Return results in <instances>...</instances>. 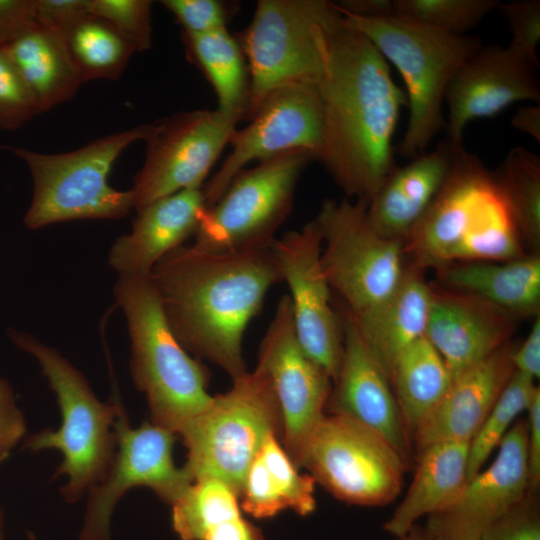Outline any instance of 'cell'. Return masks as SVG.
Here are the masks:
<instances>
[{
  "label": "cell",
  "instance_id": "obj_17",
  "mask_svg": "<svg viewBox=\"0 0 540 540\" xmlns=\"http://www.w3.org/2000/svg\"><path fill=\"white\" fill-rule=\"evenodd\" d=\"M530 493L525 419L516 420L486 469L467 480L421 530L438 540H480L483 532Z\"/></svg>",
  "mask_w": 540,
  "mask_h": 540
},
{
  "label": "cell",
  "instance_id": "obj_43",
  "mask_svg": "<svg viewBox=\"0 0 540 540\" xmlns=\"http://www.w3.org/2000/svg\"><path fill=\"white\" fill-rule=\"evenodd\" d=\"M27 432L24 414L8 380L0 376V465Z\"/></svg>",
  "mask_w": 540,
  "mask_h": 540
},
{
  "label": "cell",
  "instance_id": "obj_31",
  "mask_svg": "<svg viewBox=\"0 0 540 540\" xmlns=\"http://www.w3.org/2000/svg\"><path fill=\"white\" fill-rule=\"evenodd\" d=\"M391 386L410 437L448 391L452 376L440 354L423 336L398 357Z\"/></svg>",
  "mask_w": 540,
  "mask_h": 540
},
{
  "label": "cell",
  "instance_id": "obj_21",
  "mask_svg": "<svg viewBox=\"0 0 540 540\" xmlns=\"http://www.w3.org/2000/svg\"><path fill=\"white\" fill-rule=\"evenodd\" d=\"M515 319L475 295L432 290L425 336L454 378L508 344Z\"/></svg>",
  "mask_w": 540,
  "mask_h": 540
},
{
  "label": "cell",
  "instance_id": "obj_3",
  "mask_svg": "<svg viewBox=\"0 0 540 540\" xmlns=\"http://www.w3.org/2000/svg\"><path fill=\"white\" fill-rule=\"evenodd\" d=\"M114 296L127 321L131 376L151 422L177 435L210 403V371L171 331L150 276L118 277Z\"/></svg>",
  "mask_w": 540,
  "mask_h": 540
},
{
  "label": "cell",
  "instance_id": "obj_26",
  "mask_svg": "<svg viewBox=\"0 0 540 540\" xmlns=\"http://www.w3.org/2000/svg\"><path fill=\"white\" fill-rule=\"evenodd\" d=\"M469 442L443 441L418 450L413 480L383 529L400 537L416 521L448 506L467 482Z\"/></svg>",
  "mask_w": 540,
  "mask_h": 540
},
{
  "label": "cell",
  "instance_id": "obj_12",
  "mask_svg": "<svg viewBox=\"0 0 540 540\" xmlns=\"http://www.w3.org/2000/svg\"><path fill=\"white\" fill-rule=\"evenodd\" d=\"M114 425L116 451L103 477L88 491L84 522L77 540H111L110 521L120 498L136 487L150 488L171 505L194 481L173 457L176 434L144 422L130 426L128 414L117 392Z\"/></svg>",
  "mask_w": 540,
  "mask_h": 540
},
{
  "label": "cell",
  "instance_id": "obj_36",
  "mask_svg": "<svg viewBox=\"0 0 540 540\" xmlns=\"http://www.w3.org/2000/svg\"><path fill=\"white\" fill-rule=\"evenodd\" d=\"M538 386L535 380L514 372L477 433L469 442L467 480L481 471L496 447L526 411Z\"/></svg>",
  "mask_w": 540,
  "mask_h": 540
},
{
  "label": "cell",
  "instance_id": "obj_47",
  "mask_svg": "<svg viewBox=\"0 0 540 540\" xmlns=\"http://www.w3.org/2000/svg\"><path fill=\"white\" fill-rule=\"evenodd\" d=\"M198 540H266V538L259 527L239 513L209 526Z\"/></svg>",
  "mask_w": 540,
  "mask_h": 540
},
{
  "label": "cell",
  "instance_id": "obj_32",
  "mask_svg": "<svg viewBox=\"0 0 540 540\" xmlns=\"http://www.w3.org/2000/svg\"><path fill=\"white\" fill-rule=\"evenodd\" d=\"M490 175L511 213L525 248L538 253L540 157L523 146L513 147Z\"/></svg>",
  "mask_w": 540,
  "mask_h": 540
},
{
  "label": "cell",
  "instance_id": "obj_25",
  "mask_svg": "<svg viewBox=\"0 0 540 540\" xmlns=\"http://www.w3.org/2000/svg\"><path fill=\"white\" fill-rule=\"evenodd\" d=\"M423 271L408 265L400 284L383 303L358 319L350 317L389 380L402 352L425 336L432 289Z\"/></svg>",
  "mask_w": 540,
  "mask_h": 540
},
{
  "label": "cell",
  "instance_id": "obj_39",
  "mask_svg": "<svg viewBox=\"0 0 540 540\" xmlns=\"http://www.w3.org/2000/svg\"><path fill=\"white\" fill-rule=\"evenodd\" d=\"M39 113L18 69L6 50L0 47V129L16 130Z\"/></svg>",
  "mask_w": 540,
  "mask_h": 540
},
{
  "label": "cell",
  "instance_id": "obj_13",
  "mask_svg": "<svg viewBox=\"0 0 540 540\" xmlns=\"http://www.w3.org/2000/svg\"><path fill=\"white\" fill-rule=\"evenodd\" d=\"M242 118L219 110L180 112L154 123L130 189L133 208L203 183Z\"/></svg>",
  "mask_w": 540,
  "mask_h": 540
},
{
  "label": "cell",
  "instance_id": "obj_6",
  "mask_svg": "<svg viewBox=\"0 0 540 540\" xmlns=\"http://www.w3.org/2000/svg\"><path fill=\"white\" fill-rule=\"evenodd\" d=\"M283 419L271 379L262 365L232 380L231 388L177 432L187 449L193 480L214 478L240 497L246 472L270 434L282 439Z\"/></svg>",
  "mask_w": 540,
  "mask_h": 540
},
{
  "label": "cell",
  "instance_id": "obj_1",
  "mask_svg": "<svg viewBox=\"0 0 540 540\" xmlns=\"http://www.w3.org/2000/svg\"><path fill=\"white\" fill-rule=\"evenodd\" d=\"M165 319L184 349L232 380L248 369L242 342L267 292L282 282L272 248L216 252L181 245L150 274Z\"/></svg>",
  "mask_w": 540,
  "mask_h": 540
},
{
  "label": "cell",
  "instance_id": "obj_18",
  "mask_svg": "<svg viewBox=\"0 0 540 540\" xmlns=\"http://www.w3.org/2000/svg\"><path fill=\"white\" fill-rule=\"evenodd\" d=\"M536 68L507 47L482 45L459 67L447 87L445 138L462 144L470 121L493 117L515 102L539 103Z\"/></svg>",
  "mask_w": 540,
  "mask_h": 540
},
{
  "label": "cell",
  "instance_id": "obj_22",
  "mask_svg": "<svg viewBox=\"0 0 540 540\" xmlns=\"http://www.w3.org/2000/svg\"><path fill=\"white\" fill-rule=\"evenodd\" d=\"M511 342L452 378L437 406L411 435L418 450L443 441L470 442L515 372Z\"/></svg>",
  "mask_w": 540,
  "mask_h": 540
},
{
  "label": "cell",
  "instance_id": "obj_52",
  "mask_svg": "<svg viewBox=\"0 0 540 540\" xmlns=\"http://www.w3.org/2000/svg\"><path fill=\"white\" fill-rule=\"evenodd\" d=\"M3 528H4V516H3V511L0 508V540H4Z\"/></svg>",
  "mask_w": 540,
  "mask_h": 540
},
{
  "label": "cell",
  "instance_id": "obj_38",
  "mask_svg": "<svg viewBox=\"0 0 540 540\" xmlns=\"http://www.w3.org/2000/svg\"><path fill=\"white\" fill-rule=\"evenodd\" d=\"M152 1L89 0V10L115 28L130 41L137 52L152 44Z\"/></svg>",
  "mask_w": 540,
  "mask_h": 540
},
{
  "label": "cell",
  "instance_id": "obj_15",
  "mask_svg": "<svg viewBox=\"0 0 540 540\" xmlns=\"http://www.w3.org/2000/svg\"><path fill=\"white\" fill-rule=\"evenodd\" d=\"M258 363L267 371L283 419L281 443L294 464L314 427L326 413L332 380L301 347L289 295L278 300L261 340Z\"/></svg>",
  "mask_w": 540,
  "mask_h": 540
},
{
  "label": "cell",
  "instance_id": "obj_46",
  "mask_svg": "<svg viewBox=\"0 0 540 540\" xmlns=\"http://www.w3.org/2000/svg\"><path fill=\"white\" fill-rule=\"evenodd\" d=\"M526 452L530 493L540 485V389L537 388L526 410Z\"/></svg>",
  "mask_w": 540,
  "mask_h": 540
},
{
  "label": "cell",
  "instance_id": "obj_41",
  "mask_svg": "<svg viewBox=\"0 0 540 540\" xmlns=\"http://www.w3.org/2000/svg\"><path fill=\"white\" fill-rule=\"evenodd\" d=\"M512 34L508 49L538 67L540 41V1L520 0L498 5Z\"/></svg>",
  "mask_w": 540,
  "mask_h": 540
},
{
  "label": "cell",
  "instance_id": "obj_2",
  "mask_svg": "<svg viewBox=\"0 0 540 540\" xmlns=\"http://www.w3.org/2000/svg\"><path fill=\"white\" fill-rule=\"evenodd\" d=\"M318 89L323 132L317 160L347 196L369 202L396 167L392 140L406 94L374 44L343 22L331 37Z\"/></svg>",
  "mask_w": 540,
  "mask_h": 540
},
{
  "label": "cell",
  "instance_id": "obj_11",
  "mask_svg": "<svg viewBox=\"0 0 540 540\" xmlns=\"http://www.w3.org/2000/svg\"><path fill=\"white\" fill-rule=\"evenodd\" d=\"M409 463L378 432L343 415L325 413L299 462L336 499L383 506L400 494Z\"/></svg>",
  "mask_w": 540,
  "mask_h": 540
},
{
  "label": "cell",
  "instance_id": "obj_4",
  "mask_svg": "<svg viewBox=\"0 0 540 540\" xmlns=\"http://www.w3.org/2000/svg\"><path fill=\"white\" fill-rule=\"evenodd\" d=\"M12 343L33 356L55 393L61 413L58 429L45 428L24 440L31 452L56 449L63 455L53 478L65 475L60 493L68 503L77 502L105 474L116 451L115 400L102 402L85 376L55 348L12 328Z\"/></svg>",
  "mask_w": 540,
  "mask_h": 540
},
{
  "label": "cell",
  "instance_id": "obj_30",
  "mask_svg": "<svg viewBox=\"0 0 540 540\" xmlns=\"http://www.w3.org/2000/svg\"><path fill=\"white\" fill-rule=\"evenodd\" d=\"M181 36L188 60L212 86L217 108L246 119L250 76L238 38L228 28L205 34L182 32Z\"/></svg>",
  "mask_w": 540,
  "mask_h": 540
},
{
  "label": "cell",
  "instance_id": "obj_28",
  "mask_svg": "<svg viewBox=\"0 0 540 540\" xmlns=\"http://www.w3.org/2000/svg\"><path fill=\"white\" fill-rule=\"evenodd\" d=\"M438 271L449 289L482 298L516 318L539 316L538 253L504 262L452 263Z\"/></svg>",
  "mask_w": 540,
  "mask_h": 540
},
{
  "label": "cell",
  "instance_id": "obj_23",
  "mask_svg": "<svg viewBox=\"0 0 540 540\" xmlns=\"http://www.w3.org/2000/svg\"><path fill=\"white\" fill-rule=\"evenodd\" d=\"M202 188L179 191L136 210L128 234L118 237L108 253L118 277L150 276L157 262L194 236L206 210Z\"/></svg>",
  "mask_w": 540,
  "mask_h": 540
},
{
  "label": "cell",
  "instance_id": "obj_42",
  "mask_svg": "<svg viewBox=\"0 0 540 540\" xmlns=\"http://www.w3.org/2000/svg\"><path fill=\"white\" fill-rule=\"evenodd\" d=\"M480 540H540V508L537 494L529 493L492 523Z\"/></svg>",
  "mask_w": 540,
  "mask_h": 540
},
{
  "label": "cell",
  "instance_id": "obj_19",
  "mask_svg": "<svg viewBox=\"0 0 540 540\" xmlns=\"http://www.w3.org/2000/svg\"><path fill=\"white\" fill-rule=\"evenodd\" d=\"M491 188L490 171L463 145L458 146L444 184L404 240L409 265L439 270L451 264Z\"/></svg>",
  "mask_w": 540,
  "mask_h": 540
},
{
  "label": "cell",
  "instance_id": "obj_10",
  "mask_svg": "<svg viewBox=\"0 0 540 540\" xmlns=\"http://www.w3.org/2000/svg\"><path fill=\"white\" fill-rule=\"evenodd\" d=\"M314 159L293 150L240 171L206 208L193 245L216 252L271 248L293 207L298 180Z\"/></svg>",
  "mask_w": 540,
  "mask_h": 540
},
{
  "label": "cell",
  "instance_id": "obj_35",
  "mask_svg": "<svg viewBox=\"0 0 540 540\" xmlns=\"http://www.w3.org/2000/svg\"><path fill=\"white\" fill-rule=\"evenodd\" d=\"M170 506L171 525L180 540H198L212 524L242 513L238 494L214 478L194 480Z\"/></svg>",
  "mask_w": 540,
  "mask_h": 540
},
{
  "label": "cell",
  "instance_id": "obj_33",
  "mask_svg": "<svg viewBox=\"0 0 540 540\" xmlns=\"http://www.w3.org/2000/svg\"><path fill=\"white\" fill-rule=\"evenodd\" d=\"M83 82L116 80L137 52L134 45L102 18L88 14L63 36Z\"/></svg>",
  "mask_w": 540,
  "mask_h": 540
},
{
  "label": "cell",
  "instance_id": "obj_7",
  "mask_svg": "<svg viewBox=\"0 0 540 540\" xmlns=\"http://www.w3.org/2000/svg\"><path fill=\"white\" fill-rule=\"evenodd\" d=\"M153 124L138 125L96 139L77 150L46 154L2 147L22 159L33 180V196L24 223L29 229L82 219H119L133 208L132 193L108 183L111 168L132 143L150 136Z\"/></svg>",
  "mask_w": 540,
  "mask_h": 540
},
{
  "label": "cell",
  "instance_id": "obj_37",
  "mask_svg": "<svg viewBox=\"0 0 540 540\" xmlns=\"http://www.w3.org/2000/svg\"><path fill=\"white\" fill-rule=\"evenodd\" d=\"M499 4L497 0H395L397 15L454 36L465 35Z\"/></svg>",
  "mask_w": 540,
  "mask_h": 540
},
{
  "label": "cell",
  "instance_id": "obj_53",
  "mask_svg": "<svg viewBox=\"0 0 540 540\" xmlns=\"http://www.w3.org/2000/svg\"><path fill=\"white\" fill-rule=\"evenodd\" d=\"M28 538H29L30 540H37L36 536H35L33 533H31V532H28Z\"/></svg>",
  "mask_w": 540,
  "mask_h": 540
},
{
  "label": "cell",
  "instance_id": "obj_29",
  "mask_svg": "<svg viewBox=\"0 0 540 540\" xmlns=\"http://www.w3.org/2000/svg\"><path fill=\"white\" fill-rule=\"evenodd\" d=\"M3 48L32 93L40 113L70 100L84 83L63 37L39 24Z\"/></svg>",
  "mask_w": 540,
  "mask_h": 540
},
{
  "label": "cell",
  "instance_id": "obj_14",
  "mask_svg": "<svg viewBox=\"0 0 540 540\" xmlns=\"http://www.w3.org/2000/svg\"><path fill=\"white\" fill-rule=\"evenodd\" d=\"M249 124L236 129L231 151L203 185L206 207L212 206L231 180L252 162H262L293 150H305L317 159L322 142L323 108L318 86H284L267 94Z\"/></svg>",
  "mask_w": 540,
  "mask_h": 540
},
{
  "label": "cell",
  "instance_id": "obj_49",
  "mask_svg": "<svg viewBox=\"0 0 540 540\" xmlns=\"http://www.w3.org/2000/svg\"><path fill=\"white\" fill-rule=\"evenodd\" d=\"M341 14L361 18H386L397 15L395 0H343L335 3Z\"/></svg>",
  "mask_w": 540,
  "mask_h": 540
},
{
  "label": "cell",
  "instance_id": "obj_16",
  "mask_svg": "<svg viewBox=\"0 0 540 540\" xmlns=\"http://www.w3.org/2000/svg\"><path fill=\"white\" fill-rule=\"evenodd\" d=\"M282 281L290 291L294 326L305 353L335 380L342 358L340 317L321 264L322 234L316 220L289 231L272 245Z\"/></svg>",
  "mask_w": 540,
  "mask_h": 540
},
{
  "label": "cell",
  "instance_id": "obj_44",
  "mask_svg": "<svg viewBox=\"0 0 540 540\" xmlns=\"http://www.w3.org/2000/svg\"><path fill=\"white\" fill-rule=\"evenodd\" d=\"M37 23L61 36L86 15L89 0H35Z\"/></svg>",
  "mask_w": 540,
  "mask_h": 540
},
{
  "label": "cell",
  "instance_id": "obj_24",
  "mask_svg": "<svg viewBox=\"0 0 540 540\" xmlns=\"http://www.w3.org/2000/svg\"><path fill=\"white\" fill-rule=\"evenodd\" d=\"M460 145L445 138L432 151L394 168L367 204V218L376 232L405 240L444 184Z\"/></svg>",
  "mask_w": 540,
  "mask_h": 540
},
{
  "label": "cell",
  "instance_id": "obj_20",
  "mask_svg": "<svg viewBox=\"0 0 540 540\" xmlns=\"http://www.w3.org/2000/svg\"><path fill=\"white\" fill-rule=\"evenodd\" d=\"M343 351L326 413L352 418L381 434L410 464L412 442L391 382L372 357L346 311Z\"/></svg>",
  "mask_w": 540,
  "mask_h": 540
},
{
  "label": "cell",
  "instance_id": "obj_8",
  "mask_svg": "<svg viewBox=\"0 0 540 540\" xmlns=\"http://www.w3.org/2000/svg\"><path fill=\"white\" fill-rule=\"evenodd\" d=\"M342 25L334 2L259 0L249 25L237 36L248 65L246 119L271 91L321 82L333 33Z\"/></svg>",
  "mask_w": 540,
  "mask_h": 540
},
{
  "label": "cell",
  "instance_id": "obj_40",
  "mask_svg": "<svg viewBox=\"0 0 540 540\" xmlns=\"http://www.w3.org/2000/svg\"><path fill=\"white\" fill-rule=\"evenodd\" d=\"M182 32L205 34L228 28L238 12L236 2L223 0H163Z\"/></svg>",
  "mask_w": 540,
  "mask_h": 540
},
{
  "label": "cell",
  "instance_id": "obj_45",
  "mask_svg": "<svg viewBox=\"0 0 540 540\" xmlns=\"http://www.w3.org/2000/svg\"><path fill=\"white\" fill-rule=\"evenodd\" d=\"M37 24L35 0H0V47Z\"/></svg>",
  "mask_w": 540,
  "mask_h": 540
},
{
  "label": "cell",
  "instance_id": "obj_5",
  "mask_svg": "<svg viewBox=\"0 0 540 540\" xmlns=\"http://www.w3.org/2000/svg\"><path fill=\"white\" fill-rule=\"evenodd\" d=\"M341 15L343 24L365 35L404 80L409 116L397 152L410 159L425 153L446 127L447 87L459 67L483 45L481 38L449 35L399 15L373 19Z\"/></svg>",
  "mask_w": 540,
  "mask_h": 540
},
{
  "label": "cell",
  "instance_id": "obj_51",
  "mask_svg": "<svg viewBox=\"0 0 540 540\" xmlns=\"http://www.w3.org/2000/svg\"><path fill=\"white\" fill-rule=\"evenodd\" d=\"M395 540H438L426 535L421 529H416V526L407 534L395 537Z\"/></svg>",
  "mask_w": 540,
  "mask_h": 540
},
{
  "label": "cell",
  "instance_id": "obj_48",
  "mask_svg": "<svg viewBox=\"0 0 540 540\" xmlns=\"http://www.w3.org/2000/svg\"><path fill=\"white\" fill-rule=\"evenodd\" d=\"M513 365L515 371L536 380L540 376V318L534 324L525 341L514 349Z\"/></svg>",
  "mask_w": 540,
  "mask_h": 540
},
{
  "label": "cell",
  "instance_id": "obj_34",
  "mask_svg": "<svg viewBox=\"0 0 540 540\" xmlns=\"http://www.w3.org/2000/svg\"><path fill=\"white\" fill-rule=\"evenodd\" d=\"M524 255L525 246L517 226L493 184L452 263L504 262Z\"/></svg>",
  "mask_w": 540,
  "mask_h": 540
},
{
  "label": "cell",
  "instance_id": "obj_27",
  "mask_svg": "<svg viewBox=\"0 0 540 540\" xmlns=\"http://www.w3.org/2000/svg\"><path fill=\"white\" fill-rule=\"evenodd\" d=\"M315 479L302 474L276 434L264 440L249 466L240 492V506L256 519H268L284 510L308 516L316 509Z\"/></svg>",
  "mask_w": 540,
  "mask_h": 540
},
{
  "label": "cell",
  "instance_id": "obj_9",
  "mask_svg": "<svg viewBox=\"0 0 540 540\" xmlns=\"http://www.w3.org/2000/svg\"><path fill=\"white\" fill-rule=\"evenodd\" d=\"M367 204L362 199H327L315 218L322 234L323 272L353 319L383 303L407 268L404 241L376 232L367 218Z\"/></svg>",
  "mask_w": 540,
  "mask_h": 540
},
{
  "label": "cell",
  "instance_id": "obj_50",
  "mask_svg": "<svg viewBox=\"0 0 540 540\" xmlns=\"http://www.w3.org/2000/svg\"><path fill=\"white\" fill-rule=\"evenodd\" d=\"M515 129L529 135L537 143L540 142V106L527 104L517 108L511 119Z\"/></svg>",
  "mask_w": 540,
  "mask_h": 540
}]
</instances>
